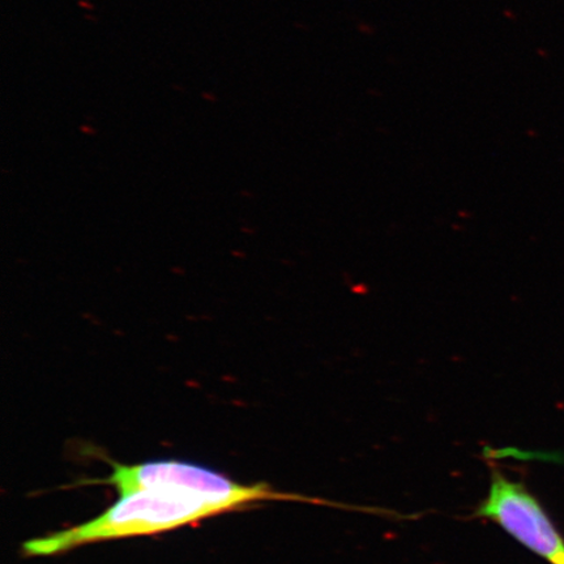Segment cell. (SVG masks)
<instances>
[{
	"label": "cell",
	"mask_w": 564,
	"mask_h": 564,
	"mask_svg": "<svg viewBox=\"0 0 564 564\" xmlns=\"http://www.w3.org/2000/svg\"><path fill=\"white\" fill-rule=\"evenodd\" d=\"M229 511L200 492L181 486H153L126 494L87 523L26 541L23 550L33 556L55 555L91 542L173 531Z\"/></svg>",
	"instance_id": "cell-1"
},
{
	"label": "cell",
	"mask_w": 564,
	"mask_h": 564,
	"mask_svg": "<svg viewBox=\"0 0 564 564\" xmlns=\"http://www.w3.org/2000/svg\"><path fill=\"white\" fill-rule=\"evenodd\" d=\"M109 477L91 484L115 486L119 496L153 486H181L217 500L230 511L259 502H303L326 505L323 500L306 498L299 494L281 492L268 484L242 485L203 465L181 460H153L143 464L123 465L111 463Z\"/></svg>",
	"instance_id": "cell-2"
},
{
	"label": "cell",
	"mask_w": 564,
	"mask_h": 564,
	"mask_svg": "<svg viewBox=\"0 0 564 564\" xmlns=\"http://www.w3.org/2000/svg\"><path fill=\"white\" fill-rule=\"evenodd\" d=\"M491 470L488 497L475 517L492 521L550 564H564V540L539 499L524 484L512 481L499 469Z\"/></svg>",
	"instance_id": "cell-3"
}]
</instances>
